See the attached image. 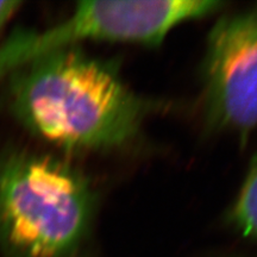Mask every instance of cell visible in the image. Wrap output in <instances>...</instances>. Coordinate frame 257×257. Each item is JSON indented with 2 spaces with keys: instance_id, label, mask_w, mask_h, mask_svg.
Returning <instances> with one entry per match:
<instances>
[{
  "instance_id": "cell-1",
  "label": "cell",
  "mask_w": 257,
  "mask_h": 257,
  "mask_svg": "<svg viewBox=\"0 0 257 257\" xmlns=\"http://www.w3.org/2000/svg\"><path fill=\"white\" fill-rule=\"evenodd\" d=\"M5 75L10 113L31 134L64 150L127 146L161 105L128 87L113 63L80 46L46 51Z\"/></svg>"
},
{
  "instance_id": "cell-2",
  "label": "cell",
  "mask_w": 257,
  "mask_h": 257,
  "mask_svg": "<svg viewBox=\"0 0 257 257\" xmlns=\"http://www.w3.org/2000/svg\"><path fill=\"white\" fill-rule=\"evenodd\" d=\"M96 202L91 180L67 160L0 148V250L8 257H75Z\"/></svg>"
},
{
  "instance_id": "cell-3",
  "label": "cell",
  "mask_w": 257,
  "mask_h": 257,
  "mask_svg": "<svg viewBox=\"0 0 257 257\" xmlns=\"http://www.w3.org/2000/svg\"><path fill=\"white\" fill-rule=\"evenodd\" d=\"M214 0L81 2L72 15L42 32L22 34L0 51V75L46 51L78 47L81 42H123L157 47L185 22L220 11Z\"/></svg>"
},
{
  "instance_id": "cell-4",
  "label": "cell",
  "mask_w": 257,
  "mask_h": 257,
  "mask_svg": "<svg viewBox=\"0 0 257 257\" xmlns=\"http://www.w3.org/2000/svg\"><path fill=\"white\" fill-rule=\"evenodd\" d=\"M201 81L208 127L245 137L257 126V4L212 27Z\"/></svg>"
},
{
  "instance_id": "cell-5",
  "label": "cell",
  "mask_w": 257,
  "mask_h": 257,
  "mask_svg": "<svg viewBox=\"0 0 257 257\" xmlns=\"http://www.w3.org/2000/svg\"><path fill=\"white\" fill-rule=\"evenodd\" d=\"M229 220L240 234L257 240V155L231 207Z\"/></svg>"
},
{
  "instance_id": "cell-6",
  "label": "cell",
  "mask_w": 257,
  "mask_h": 257,
  "mask_svg": "<svg viewBox=\"0 0 257 257\" xmlns=\"http://www.w3.org/2000/svg\"><path fill=\"white\" fill-rule=\"evenodd\" d=\"M22 4L19 2H0V36L6 25L17 15Z\"/></svg>"
}]
</instances>
